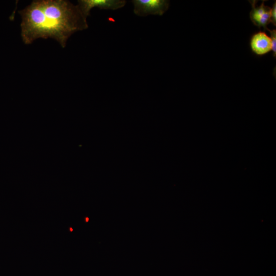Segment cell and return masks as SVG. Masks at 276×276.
<instances>
[{"label": "cell", "mask_w": 276, "mask_h": 276, "mask_svg": "<svg viewBox=\"0 0 276 276\" xmlns=\"http://www.w3.org/2000/svg\"><path fill=\"white\" fill-rule=\"evenodd\" d=\"M126 4L125 0H79L77 5L84 16L87 18L94 7L116 10L123 8Z\"/></svg>", "instance_id": "cell-3"}, {"label": "cell", "mask_w": 276, "mask_h": 276, "mask_svg": "<svg viewBox=\"0 0 276 276\" xmlns=\"http://www.w3.org/2000/svg\"><path fill=\"white\" fill-rule=\"evenodd\" d=\"M264 1L259 6H256L257 1H250L252 9L249 13V17L252 23L259 29L263 28L265 30L267 26L270 23L271 9L264 5Z\"/></svg>", "instance_id": "cell-4"}, {"label": "cell", "mask_w": 276, "mask_h": 276, "mask_svg": "<svg viewBox=\"0 0 276 276\" xmlns=\"http://www.w3.org/2000/svg\"><path fill=\"white\" fill-rule=\"evenodd\" d=\"M271 17L270 22H271L274 26H276V3L275 1L272 5V7L271 8Z\"/></svg>", "instance_id": "cell-7"}, {"label": "cell", "mask_w": 276, "mask_h": 276, "mask_svg": "<svg viewBox=\"0 0 276 276\" xmlns=\"http://www.w3.org/2000/svg\"><path fill=\"white\" fill-rule=\"evenodd\" d=\"M18 13L22 40L27 44L39 38H51L64 48L72 34L88 28L78 5L68 1H33Z\"/></svg>", "instance_id": "cell-1"}, {"label": "cell", "mask_w": 276, "mask_h": 276, "mask_svg": "<svg viewBox=\"0 0 276 276\" xmlns=\"http://www.w3.org/2000/svg\"><path fill=\"white\" fill-rule=\"evenodd\" d=\"M265 30L268 31L270 34V38L271 39L272 54L273 57H275L276 55V31L275 30H270L267 28Z\"/></svg>", "instance_id": "cell-6"}, {"label": "cell", "mask_w": 276, "mask_h": 276, "mask_svg": "<svg viewBox=\"0 0 276 276\" xmlns=\"http://www.w3.org/2000/svg\"><path fill=\"white\" fill-rule=\"evenodd\" d=\"M252 52L258 56H263L271 51V39L265 32L260 31L254 33L250 39Z\"/></svg>", "instance_id": "cell-5"}, {"label": "cell", "mask_w": 276, "mask_h": 276, "mask_svg": "<svg viewBox=\"0 0 276 276\" xmlns=\"http://www.w3.org/2000/svg\"><path fill=\"white\" fill-rule=\"evenodd\" d=\"M134 13L140 16L149 15H163L168 9L169 1L132 0Z\"/></svg>", "instance_id": "cell-2"}]
</instances>
